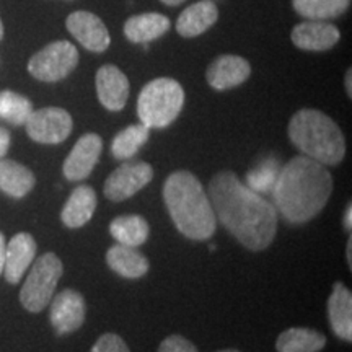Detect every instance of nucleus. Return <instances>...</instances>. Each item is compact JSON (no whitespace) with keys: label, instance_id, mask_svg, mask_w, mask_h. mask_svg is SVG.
<instances>
[{"label":"nucleus","instance_id":"f257e3e1","mask_svg":"<svg viewBox=\"0 0 352 352\" xmlns=\"http://www.w3.org/2000/svg\"><path fill=\"white\" fill-rule=\"evenodd\" d=\"M215 219L252 252H263L274 240L277 212L274 206L254 192L232 171H220L208 189Z\"/></svg>","mask_w":352,"mask_h":352},{"label":"nucleus","instance_id":"f03ea898","mask_svg":"<svg viewBox=\"0 0 352 352\" xmlns=\"http://www.w3.org/2000/svg\"><path fill=\"white\" fill-rule=\"evenodd\" d=\"M271 192L276 212L298 226L316 217L328 204L333 176L314 158L297 155L280 166Z\"/></svg>","mask_w":352,"mask_h":352},{"label":"nucleus","instance_id":"7ed1b4c3","mask_svg":"<svg viewBox=\"0 0 352 352\" xmlns=\"http://www.w3.org/2000/svg\"><path fill=\"white\" fill-rule=\"evenodd\" d=\"M164 201L173 223L189 240H209L217 219L208 191L189 171H173L164 186Z\"/></svg>","mask_w":352,"mask_h":352},{"label":"nucleus","instance_id":"20e7f679","mask_svg":"<svg viewBox=\"0 0 352 352\" xmlns=\"http://www.w3.org/2000/svg\"><path fill=\"white\" fill-rule=\"evenodd\" d=\"M289 139L302 155L324 166L341 164L346 155V140L340 126L318 109L303 108L290 118Z\"/></svg>","mask_w":352,"mask_h":352},{"label":"nucleus","instance_id":"39448f33","mask_svg":"<svg viewBox=\"0 0 352 352\" xmlns=\"http://www.w3.org/2000/svg\"><path fill=\"white\" fill-rule=\"evenodd\" d=\"M184 104V90L178 82L160 77L148 82L138 98V116L148 129L170 126L179 116Z\"/></svg>","mask_w":352,"mask_h":352},{"label":"nucleus","instance_id":"423d86ee","mask_svg":"<svg viewBox=\"0 0 352 352\" xmlns=\"http://www.w3.org/2000/svg\"><path fill=\"white\" fill-rule=\"evenodd\" d=\"M63 277V261L54 253H44L34 261L20 290V302L28 311L38 314L50 305L57 283Z\"/></svg>","mask_w":352,"mask_h":352},{"label":"nucleus","instance_id":"0eeeda50","mask_svg":"<svg viewBox=\"0 0 352 352\" xmlns=\"http://www.w3.org/2000/svg\"><path fill=\"white\" fill-rule=\"evenodd\" d=\"M78 51L69 41H54L38 51L28 63V72L41 82H59L74 72Z\"/></svg>","mask_w":352,"mask_h":352},{"label":"nucleus","instance_id":"6e6552de","mask_svg":"<svg viewBox=\"0 0 352 352\" xmlns=\"http://www.w3.org/2000/svg\"><path fill=\"white\" fill-rule=\"evenodd\" d=\"M26 134L38 144H60L72 132V116L63 108H43L33 111L25 122Z\"/></svg>","mask_w":352,"mask_h":352},{"label":"nucleus","instance_id":"1a4fd4ad","mask_svg":"<svg viewBox=\"0 0 352 352\" xmlns=\"http://www.w3.org/2000/svg\"><path fill=\"white\" fill-rule=\"evenodd\" d=\"M153 178V168L145 162H124L104 182L103 192L108 199L121 202L138 195Z\"/></svg>","mask_w":352,"mask_h":352},{"label":"nucleus","instance_id":"9d476101","mask_svg":"<svg viewBox=\"0 0 352 352\" xmlns=\"http://www.w3.org/2000/svg\"><path fill=\"white\" fill-rule=\"evenodd\" d=\"M67 32L82 44L83 47L91 52H103L108 50L111 38H109L107 25L98 19L95 13L77 10L70 13L65 20Z\"/></svg>","mask_w":352,"mask_h":352},{"label":"nucleus","instance_id":"9b49d317","mask_svg":"<svg viewBox=\"0 0 352 352\" xmlns=\"http://www.w3.org/2000/svg\"><path fill=\"white\" fill-rule=\"evenodd\" d=\"M87 305L80 292L65 289L52 298L51 324L57 334H69L77 331L85 321Z\"/></svg>","mask_w":352,"mask_h":352},{"label":"nucleus","instance_id":"f8f14e48","mask_svg":"<svg viewBox=\"0 0 352 352\" xmlns=\"http://www.w3.org/2000/svg\"><path fill=\"white\" fill-rule=\"evenodd\" d=\"M101 151H103V140L98 134L88 132L82 135L64 162L63 171L65 178L69 182H82L90 176L95 165L98 164Z\"/></svg>","mask_w":352,"mask_h":352},{"label":"nucleus","instance_id":"ddd939ff","mask_svg":"<svg viewBox=\"0 0 352 352\" xmlns=\"http://www.w3.org/2000/svg\"><path fill=\"white\" fill-rule=\"evenodd\" d=\"M96 95L108 111H121L129 98V80L120 67L107 64L95 76Z\"/></svg>","mask_w":352,"mask_h":352},{"label":"nucleus","instance_id":"4468645a","mask_svg":"<svg viewBox=\"0 0 352 352\" xmlns=\"http://www.w3.org/2000/svg\"><path fill=\"white\" fill-rule=\"evenodd\" d=\"M290 38L298 50L321 52L336 46L341 39V33L336 26L328 21L305 20L294 26Z\"/></svg>","mask_w":352,"mask_h":352},{"label":"nucleus","instance_id":"2eb2a0df","mask_svg":"<svg viewBox=\"0 0 352 352\" xmlns=\"http://www.w3.org/2000/svg\"><path fill=\"white\" fill-rule=\"evenodd\" d=\"M252 74V65L245 57L235 54H223L212 60L208 67V83L214 90L223 91L241 85L248 80Z\"/></svg>","mask_w":352,"mask_h":352},{"label":"nucleus","instance_id":"dca6fc26","mask_svg":"<svg viewBox=\"0 0 352 352\" xmlns=\"http://www.w3.org/2000/svg\"><path fill=\"white\" fill-rule=\"evenodd\" d=\"M36 256V241L30 233H16L6 250L3 276L10 284H19Z\"/></svg>","mask_w":352,"mask_h":352},{"label":"nucleus","instance_id":"f3484780","mask_svg":"<svg viewBox=\"0 0 352 352\" xmlns=\"http://www.w3.org/2000/svg\"><path fill=\"white\" fill-rule=\"evenodd\" d=\"M219 20V10L212 0H201L184 8L176 20V32L183 38H196L212 28Z\"/></svg>","mask_w":352,"mask_h":352},{"label":"nucleus","instance_id":"a211bd4d","mask_svg":"<svg viewBox=\"0 0 352 352\" xmlns=\"http://www.w3.org/2000/svg\"><path fill=\"white\" fill-rule=\"evenodd\" d=\"M328 316L334 334L342 341H352V294L344 284L336 283L328 298Z\"/></svg>","mask_w":352,"mask_h":352},{"label":"nucleus","instance_id":"6ab92c4d","mask_svg":"<svg viewBox=\"0 0 352 352\" xmlns=\"http://www.w3.org/2000/svg\"><path fill=\"white\" fill-rule=\"evenodd\" d=\"M170 26L171 21L168 16L157 12H147L131 16L124 23V30L122 32H124V36L131 43L147 44L164 36L170 30Z\"/></svg>","mask_w":352,"mask_h":352},{"label":"nucleus","instance_id":"aec40b11","mask_svg":"<svg viewBox=\"0 0 352 352\" xmlns=\"http://www.w3.org/2000/svg\"><path fill=\"white\" fill-rule=\"evenodd\" d=\"M96 209V192L91 186H77L65 202L63 214L64 226L69 228H80L90 222Z\"/></svg>","mask_w":352,"mask_h":352},{"label":"nucleus","instance_id":"412c9836","mask_svg":"<svg viewBox=\"0 0 352 352\" xmlns=\"http://www.w3.org/2000/svg\"><path fill=\"white\" fill-rule=\"evenodd\" d=\"M107 263L109 270L120 274L126 279H139L147 274L148 271V259L142 253L138 252L134 246L126 245H114L108 250Z\"/></svg>","mask_w":352,"mask_h":352},{"label":"nucleus","instance_id":"4be33fe9","mask_svg":"<svg viewBox=\"0 0 352 352\" xmlns=\"http://www.w3.org/2000/svg\"><path fill=\"white\" fill-rule=\"evenodd\" d=\"M34 175L32 170L15 160H2L0 158V191L7 196L25 197L34 188Z\"/></svg>","mask_w":352,"mask_h":352},{"label":"nucleus","instance_id":"5701e85b","mask_svg":"<svg viewBox=\"0 0 352 352\" xmlns=\"http://www.w3.org/2000/svg\"><path fill=\"white\" fill-rule=\"evenodd\" d=\"M327 338L310 328H289L276 341L277 352H320Z\"/></svg>","mask_w":352,"mask_h":352},{"label":"nucleus","instance_id":"b1692460","mask_svg":"<svg viewBox=\"0 0 352 352\" xmlns=\"http://www.w3.org/2000/svg\"><path fill=\"white\" fill-rule=\"evenodd\" d=\"M109 233L118 243L138 248L147 241L151 235V227H148L147 220L140 215H121L111 222Z\"/></svg>","mask_w":352,"mask_h":352},{"label":"nucleus","instance_id":"393cba45","mask_svg":"<svg viewBox=\"0 0 352 352\" xmlns=\"http://www.w3.org/2000/svg\"><path fill=\"white\" fill-rule=\"evenodd\" d=\"M292 7L305 20L338 19L351 7V0H292Z\"/></svg>","mask_w":352,"mask_h":352},{"label":"nucleus","instance_id":"a878e982","mask_svg":"<svg viewBox=\"0 0 352 352\" xmlns=\"http://www.w3.org/2000/svg\"><path fill=\"white\" fill-rule=\"evenodd\" d=\"M151 129L147 126L132 124L127 126L126 129L118 132L116 138L111 142V153L116 160H129L140 151V147L147 142Z\"/></svg>","mask_w":352,"mask_h":352},{"label":"nucleus","instance_id":"bb28decb","mask_svg":"<svg viewBox=\"0 0 352 352\" xmlns=\"http://www.w3.org/2000/svg\"><path fill=\"white\" fill-rule=\"evenodd\" d=\"M280 171V164L276 157H266L254 164L246 173V186L258 195H266L274 188L277 176Z\"/></svg>","mask_w":352,"mask_h":352},{"label":"nucleus","instance_id":"cd10ccee","mask_svg":"<svg viewBox=\"0 0 352 352\" xmlns=\"http://www.w3.org/2000/svg\"><path fill=\"white\" fill-rule=\"evenodd\" d=\"M32 113L33 104L26 96L12 90L0 91V120L10 122L13 126H21Z\"/></svg>","mask_w":352,"mask_h":352},{"label":"nucleus","instance_id":"c85d7f7f","mask_svg":"<svg viewBox=\"0 0 352 352\" xmlns=\"http://www.w3.org/2000/svg\"><path fill=\"white\" fill-rule=\"evenodd\" d=\"M90 352H131L121 336L114 333H107L98 338Z\"/></svg>","mask_w":352,"mask_h":352},{"label":"nucleus","instance_id":"c756f323","mask_svg":"<svg viewBox=\"0 0 352 352\" xmlns=\"http://www.w3.org/2000/svg\"><path fill=\"white\" fill-rule=\"evenodd\" d=\"M158 352H197L196 346L179 334H171L162 342Z\"/></svg>","mask_w":352,"mask_h":352},{"label":"nucleus","instance_id":"7c9ffc66","mask_svg":"<svg viewBox=\"0 0 352 352\" xmlns=\"http://www.w3.org/2000/svg\"><path fill=\"white\" fill-rule=\"evenodd\" d=\"M8 147H10V132L0 127V158L7 155Z\"/></svg>","mask_w":352,"mask_h":352},{"label":"nucleus","instance_id":"2f4dec72","mask_svg":"<svg viewBox=\"0 0 352 352\" xmlns=\"http://www.w3.org/2000/svg\"><path fill=\"white\" fill-rule=\"evenodd\" d=\"M6 250H7L6 236H3L2 232H0V274L3 272V264H6Z\"/></svg>","mask_w":352,"mask_h":352},{"label":"nucleus","instance_id":"473e14b6","mask_svg":"<svg viewBox=\"0 0 352 352\" xmlns=\"http://www.w3.org/2000/svg\"><path fill=\"white\" fill-rule=\"evenodd\" d=\"M344 87H346V91H347V96H352V70L349 69L346 72V78H344Z\"/></svg>","mask_w":352,"mask_h":352},{"label":"nucleus","instance_id":"72a5a7b5","mask_svg":"<svg viewBox=\"0 0 352 352\" xmlns=\"http://www.w3.org/2000/svg\"><path fill=\"white\" fill-rule=\"evenodd\" d=\"M351 227H352V208L349 204V206H347L346 212H344V228H346V230H351Z\"/></svg>","mask_w":352,"mask_h":352},{"label":"nucleus","instance_id":"f704fd0d","mask_svg":"<svg viewBox=\"0 0 352 352\" xmlns=\"http://www.w3.org/2000/svg\"><path fill=\"white\" fill-rule=\"evenodd\" d=\"M347 264H349V267H352V240L351 239L347 241Z\"/></svg>","mask_w":352,"mask_h":352},{"label":"nucleus","instance_id":"c9c22d12","mask_svg":"<svg viewBox=\"0 0 352 352\" xmlns=\"http://www.w3.org/2000/svg\"><path fill=\"white\" fill-rule=\"evenodd\" d=\"M162 3H165V6L168 7H176V6H182L184 0H160Z\"/></svg>","mask_w":352,"mask_h":352},{"label":"nucleus","instance_id":"e433bc0d","mask_svg":"<svg viewBox=\"0 0 352 352\" xmlns=\"http://www.w3.org/2000/svg\"><path fill=\"white\" fill-rule=\"evenodd\" d=\"M3 38V23H2V20H0V39Z\"/></svg>","mask_w":352,"mask_h":352},{"label":"nucleus","instance_id":"4c0bfd02","mask_svg":"<svg viewBox=\"0 0 352 352\" xmlns=\"http://www.w3.org/2000/svg\"><path fill=\"white\" fill-rule=\"evenodd\" d=\"M219 352H240V351H235V349H226V351H219Z\"/></svg>","mask_w":352,"mask_h":352}]
</instances>
